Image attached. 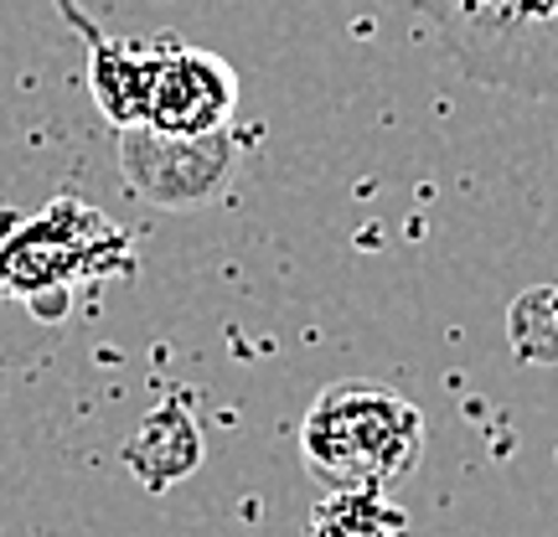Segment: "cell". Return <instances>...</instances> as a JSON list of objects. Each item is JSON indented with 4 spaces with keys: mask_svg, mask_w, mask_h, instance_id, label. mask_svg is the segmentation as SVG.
I'll return each instance as SVG.
<instances>
[{
    "mask_svg": "<svg viewBox=\"0 0 558 537\" xmlns=\"http://www.w3.org/2000/svg\"><path fill=\"white\" fill-rule=\"evenodd\" d=\"M414 11L471 83L558 99V0H414Z\"/></svg>",
    "mask_w": 558,
    "mask_h": 537,
    "instance_id": "3957f363",
    "label": "cell"
},
{
    "mask_svg": "<svg viewBox=\"0 0 558 537\" xmlns=\"http://www.w3.org/2000/svg\"><path fill=\"white\" fill-rule=\"evenodd\" d=\"M88 73L94 99L114 124H145L160 135H218L239 109L233 68L181 37L156 41H88Z\"/></svg>",
    "mask_w": 558,
    "mask_h": 537,
    "instance_id": "6da1fadb",
    "label": "cell"
},
{
    "mask_svg": "<svg viewBox=\"0 0 558 537\" xmlns=\"http://www.w3.org/2000/svg\"><path fill=\"white\" fill-rule=\"evenodd\" d=\"M507 341H512V357L527 362V367H558V279L533 284L512 300Z\"/></svg>",
    "mask_w": 558,
    "mask_h": 537,
    "instance_id": "8992f818",
    "label": "cell"
},
{
    "mask_svg": "<svg viewBox=\"0 0 558 537\" xmlns=\"http://www.w3.org/2000/svg\"><path fill=\"white\" fill-rule=\"evenodd\" d=\"M130 471H135L150 491L160 486H171V480L192 476L202 460V435L192 414H181V408H156V414L140 424V435L130 439Z\"/></svg>",
    "mask_w": 558,
    "mask_h": 537,
    "instance_id": "277c9868",
    "label": "cell"
},
{
    "mask_svg": "<svg viewBox=\"0 0 558 537\" xmlns=\"http://www.w3.org/2000/svg\"><path fill=\"white\" fill-rule=\"evenodd\" d=\"M311 537H409V512L378 486H331L311 507Z\"/></svg>",
    "mask_w": 558,
    "mask_h": 537,
    "instance_id": "5b68a950",
    "label": "cell"
},
{
    "mask_svg": "<svg viewBox=\"0 0 558 537\" xmlns=\"http://www.w3.org/2000/svg\"><path fill=\"white\" fill-rule=\"evenodd\" d=\"M300 455L326 491L331 486L393 491L424 460V414L388 382H331L300 418Z\"/></svg>",
    "mask_w": 558,
    "mask_h": 537,
    "instance_id": "7a4b0ae2",
    "label": "cell"
}]
</instances>
